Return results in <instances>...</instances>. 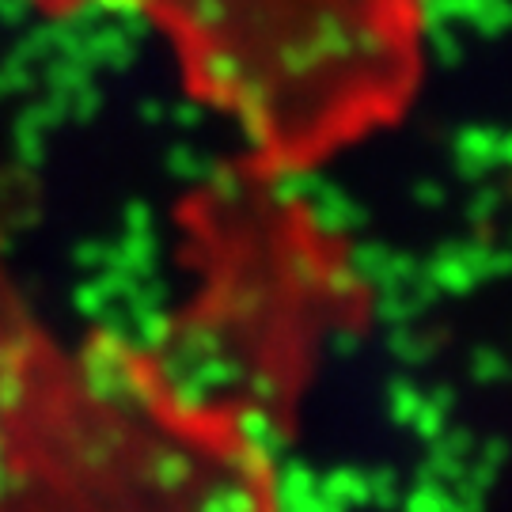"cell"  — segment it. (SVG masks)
Here are the masks:
<instances>
[]
</instances>
